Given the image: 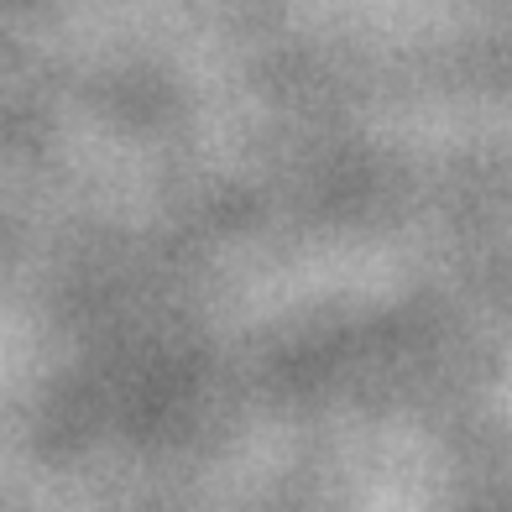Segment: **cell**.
<instances>
[]
</instances>
